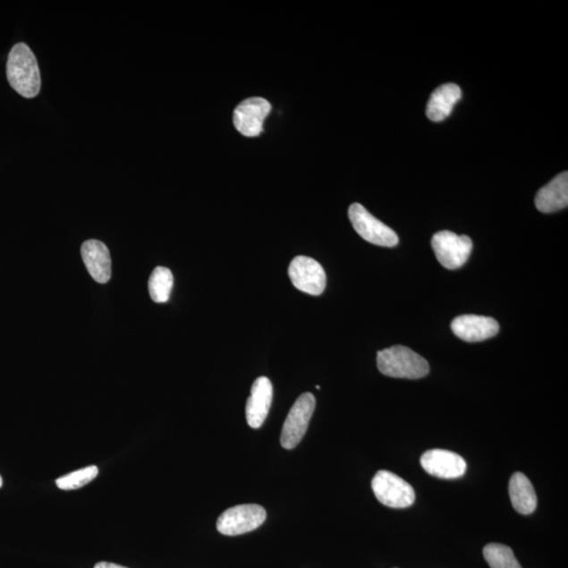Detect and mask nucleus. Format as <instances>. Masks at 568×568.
I'll return each mask as SVG.
<instances>
[{"label":"nucleus","mask_w":568,"mask_h":568,"mask_svg":"<svg viewBox=\"0 0 568 568\" xmlns=\"http://www.w3.org/2000/svg\"><path fill=\"white\" fill-rule=\"evenodd\" d=\"M372 488L376 498L388 507L405 508L415 502V490L411 484L388 471L377 472Z\"/></svg>","instance_id":"20e7f679"},{"label":"nucleus","mask_w":568,"mask_h":568,"mask_svg":"<svg viewBox=\"0 0 568 568\" xmlns=\"http://www.w3.org/2000/svg\"><path fill=\"white\" fill-rule=\"evenodd\" d=\"M536 208L542 213L564 210L568 205V174L562 172L536 195Z\"/></svg>","instance_id":"4468645a"},{"label":"nucleus","mask_w":568,"mask_h":568,"mask_svg":"<svg viewBox=\"0 0 568 568\" xmlns=\"http://www.w3.org/2000/svg\"><path fill=\"white\" fill-rule=\"evenodd\" d=\"M98 475L97 466H87L85 469L70 472V474L58 478L56 486L64 490L81 488L93 481Z\"/></svg>","instance_id":"6ab92c4d"},{"label":"nucleus","mask_w":568,"mask_h":568,"mask_svg":"<svg viewBox=\"0 0 568 568\" xmlns=\"http://www.w3.org/2000/svg\"><path fill=\"white\" fill-rule=\"evenodd\" d=\"M377 366L380 373L393 378L420 379L429 373L426 359L403 345L378 352Z\"/></svg>","instance_id":"f03ea898"},{"label":"nucleus","mask_w":568,"mask_h":568,"mask_svg":"<svg viewBox=\"0 0 568 568\" xmlns=\"http://www.w3.org/2000/svg\"><path fill=\"white\" fill-rule=\"evenodd\" d=\"M173 285L174 277L169 268L157 267L148 280L149 296L154 302L165 303L169 301Z\"/></svg>","instance_id":"f3484780"},{"label":"nucleus","mask_w":568,"mask_h":568,"mask_svg":"<svg viewBox=\"0 0 568 568\" xmlns=\"http://www.w3.org/2000/svg\"><path fill=\"white\" fill-rule=\"evenodd\" d=\"M452 331L466 343H480L499 332V324L492 317L462 315L452 322Z\"/></svg>","instance_id":"9b49d317"},{"label":"nucleus","mask_w":568,"mask_h":568,"mask_svg":"<svg viewBox=\"0 0 568 568\" xmlns=\"http://www.w3.org/2000/svg\"><path fill=\"white\" fill-rule=\"evenodd\" d=\"M3 487V478H2V476H0V487Z\"/></svg>","instance_id":"412c9836"},{"label":"nucleus","mask_w":568,"mask_h":568,"mask_svg":"<svg viewBox=\"0 0 568 568\" xmlns=\"http://www.w3.org/2000/svg\"><path fill=\"white\" fill-rule=\"evenodd\" d=\"M271 112V104L261 97L242 101L234 111L233 122L239 133L245 137H257L262 133L263 123Z\"/></svg>","instance_id":"1a4fd4ad"},{"label":"nucleus","mask_w":568,"mask_h":568,"mask_svg":"<svg viewBox=\"0 0 568 568\" xmlns=\"http://www.w3.org/2000/svg\"><path fill=\"white\" fill-rule=\"evenodd\" d=\"M94 568H128L115 564H110V562H99Z\"/></svg>","instance_id":"aec40b11"},{"label":"nucleus","mask_w":568,"mask_h":568,"mask_svg":"<svg viewBox=\"0 0 568 568\" xmlns=\"http://www.w3.org/2000/svg\"><path fill=\"white\" fill-rule=\"evenodd\" d=\"M289 276L295 288L319 296L326 285V275L319 262L307 256H297L289 267Z\"/></svg>","instance_id":"6e6552de"},{"label":"nucleus","mask_w":568,"mask_h":568,"mask_svg":"<svg viewBox=\"0 0 568 568\" xmlns=\"http://www.w3.org/2000/svg\"><path fill=\"white\" fill-rule=\"evenodd\" d=\"M462 89L454 83H446L436 89L430 97L427 115L430 121L439 123L451 115L454 105L462 99Z\"/></svg>","instance_id":"2eb2a0df"},{"label":"nucleus","mask_w":568,"mask_h":568,"mask_svg":"<svg viewBox=\"0 0 568 568\" xmlns=\"http://www.w3.org/2000/svg\"><path fill=\"white\" fill-rule=\"evenodd\" d=\"M81 256L87 270L98 284H106L112 275L109 249L99 241H88L82 244Z\"/></svg>","instance_id":"ddd939ff"},{"label":"nucleus","mask_w":568,"mask_h":568,"mask_svg":"<svg viewBox=\"0 0 568 568\" xmlns=\"http://www.w3.org/2000/svg\"><path fill=\"white\" fill-rule=\"evenodd\" d=\"M510 497L515 510L522 515L533 513L537 507V495L533 484L522 472H516L510 481Z\"/></svg>","instance_id":"dca6fc26"},{"label":"nucleus","mask_w":568,"mask_h":568,"mask_svg":"<svg viewBox=\"0 0 568 568\" xmlns=\"http://www.w3.org/2000/svg\"><path fill=\"white\" fill-rule=\"evenodd\" d=\"M422 468L434 477L442 479H456L466 471L465 460L458 454L445 450H430L423 454Z\"/></svg>","instance_id":"9d476101"},{"label":"nucleus","mask_w":568,"mask_h":568,"mask_svg":"<svg viewBox=\"0 0 568 568\" xmlns=\"http://www.w3.org/2000/svg\"><path fill=\"white\" fill-rule=\"evenodd\" d=\"M267 512L259 504H242L229 508L217 520V530L225 536H239L259 529L266 521Z\"/></svg>","instance_id":"39448f33"},{"label":"nucleus","mask_w":568,"mask_h":568,"mask_svg":"<svg viewBox=\"0 0 568 568\" xmlns=\"http://www.w3.org/2000/svg\"><path fill=\"white\" fill-rule=\"evenodd\" d=\"M273 400V386L267 377L256 379L248 399L245 415L250 428H259L266 421Z\"/></svg>","instance_id":"f8f14e48"},{"label":"nucleus","mask_w":568,"mask_h":568,"mask_svg":"<svg viewBox=\"0 0 568 568\" xmlns=\"http://www.w3.org/2000/svg\"><path fill=\"white\" fill-rule=\"evenodd\" d=\"M7 77L10 86L25 98L38 97L41 88L38 59L26 44L12 47L7 63Z\"/></svg>","instance_id":"f257e3e1"},{"label":"nucleus","mask_w":568,"mask_h":568,"mask_svg":"<svg viewBox=\"0 0 568 568\" xmlns=\"http://www.w3.org/2000/svg\"><path fill=\"white\" fill-rule=\"evenodd\" d=\"M432 247L438 261L448 270L463 267L471 254L472 242L469 236H458L451 231L436 233Z\"/></svg>","instance_id":"423d86ee"},{"label":"nucleus","mask_w":568,"mask_h":568,"mask_svg":"<svg viewBox=\"0 0 568 568\" xmlns=\"http://www.w3.org/2000/svg\"><path fill=\"white\" fill-rule=\"evenodd\" d=\"M483 555L492 568H522L512 549L504 544H487L483 549Z\"/></svg>","instance_id":"a211bd4d"},{"label":"nucleus","mask_w":568,"mask_h":568,"mask_svg":"<svg viewBox=\"0 0 568 568\" xmlns=\"http://www.w3.org/2000/svg\"><path fill=\"white\" fill-rule=\"evenodd\" d=\"M316 399L310 393H304L291 409L281 433V445L292 450L306 435L310 418L315 411Z\"/></svg>","instance_id":"0eeeda50"},{"label":"nucleus","mask_w":568,"mask_h":568,"mask_svg":"<svg viewBox=\"0 0 568 568\" xmlns=\"http://www.w3.org/2000/svg\"><path fill=\"white\" fill-rule=\"evenodd\" d=\"M349 218L355 231L364 241L379 245V247L394 248L399 238L391 227L370 214L366 208L354 203L349 208Z\"/></svg>","instance_id":"7ed1b4c3"}]
</instances>
